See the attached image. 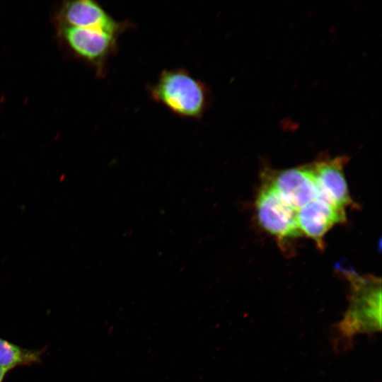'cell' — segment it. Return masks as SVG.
<instances>
[{
  "mask_svg": "<svg viewBox=\"0 0 382 382\" xmlns=\"http://www.w3.org/2000/svg\"><path fill=\"white\" fill-rule=\"evenodd\" d=\"M151 98L178 116L200 119L210 103L207 86L183 68L166 69L149 88Z\"/></svg>",
  "mask_w": 382,
  "mask_h": 382,
  "instance_id": "2",
  "label": "cell"
},
{
  "mask_svg": "<svg viewBox=\"0 0 382 382\" xmlns=\"http://www.w3.org/2000/svg\"><path fill=\"white\" fill-rule=\"evenodd\" d=\"M255 209L261 226L281 243L301 235L296 221L297 209L267 183L257 195Z\"/></svg>",
  "mask_w": 382,
  "mask_h": 382,
  "instance_id": "3",
  "label": "cell"
},
{
  "mask_svg": "<svg viewBox=\"0 0 382 382\" xmlns=\"http://www.w3.org/2000/svg\"><path fill=\"white\" fill-rule=\"evenodd\" d=\"M59 34L69 49L93 65L98 72H104L108 58L117 50V36L99 30L59 25Z\"/></svg>",
  "mask_w": 382,
  "mask_h": 382,
  "instance_id": "4",
  "label": "cell"
},
{
  "mask_svg": "<svg viewBox=\"0 0 382 382\" xmlns=\"http://www.w3.org/2000/svg\"><path fill=\"white\" fill-rule=\"evenodd\" d=\"M345 219V212L337 209L320 197L298 209L296 214L301 234L312 239L320 249L324 247L327 232Z\"/></svg>",
  "mask_w": 382,
  "mask_h": 382,
  "instance_id": "8",
  "label": "cell"
},
{
  "mask_svg": "<svg viewBox=\"0 0 382 382\" xmlns=\"http://www.w3.org/2000/svg\"><path fill=\"white\" fill-rule=\"evenodd\" d=\"M45 349H29L0 337V367L7 371L42 361Z\"/></svg>",
  "mask_w": 382,
  "mask_h": 382,
  "instance_id": "9",
  "label": "cell"
},
{
  "mask_svg": "<svg viewBox=\"0 0 382 382\" xmlns=\"http://www.w3.org/2000/svg\"><path fill=\"white\" fill-rule=\"evenodd\" d=\"M8 371L1 369L0 367V382H3L4 378H5V376L7 374Z\"/></svg>",
  "mask_w": 382,
  "mask_h": 382,
  "instance_id": "10",
  "label": "cell"
},
{
  "mask_svg": "<svg viewBox=\"0 0 382 382\" xmlns=\"http://www.w3.org/2000/svg\"><path fill=\"white\" fill-rule=\"evenodd\" d=\"M266 183L297 210L319 197L308 165L273 172Z\"/></svg>",
  "mask_w": 382,
  "mask_h": 382,
  "instance_id": "7",
  "label": "cell"
},
{
  "mask_svg": "<svg viewBox=\"0 0 382 382\" xmlns=\"http://www.w3.org/2000/svg\"><path fill=\"white\" fill-rule=\"evenodd\" d=\"M347 159L345 156L325 157L308 165L319 197L342 212L353 203L344 173Z\"/></svg>",
  "mask_w": 382,
  "mask_h": 382,
  "instance_id": "5",
  "label": "cell"
},
{
  "mask_svg": "<svg viewBox=\"0 0 382 382\" xmlns=\"http://www.w3.org/2000/svg\"><path fill=\"white\" fill-rule=\"evenodd\" d=\"M59 25L99 30L118 37L129 23L114 19L98 3L91 0L64 2L58 15Z\"/></svg>",
  "mask_w": 382,
  "mask_h": 382,
  "instance_id": "6",
  "label": "cell"
},
{
  "mask_svg": "<svg viewBox=\"0 0 382 382\" xmlns=\"http://www.w3.org/2000/svg\"><path fill=\"white\" fill-rule=\"evenodd\" d=\"M349 282V306L335 327V345L347 348L359 335L381 329V282L373 276L347 272Z\"/></svg>",
  "mask_w": 382,
  "mask_h": 382,
  "instance_id": "1",
  "label": "cell"
}]
</instances>
